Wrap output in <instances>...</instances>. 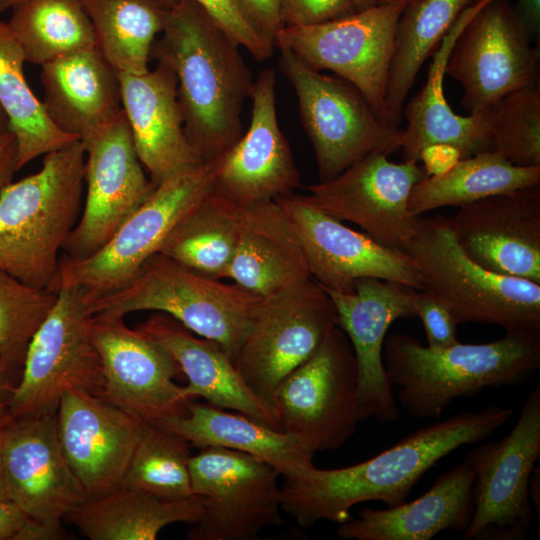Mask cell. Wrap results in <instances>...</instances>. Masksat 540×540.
Masks as SVG:
<instances>
[{"instance_id":"cell-1","label":"cell","mask_w":540,"mask_h":540,"mask_svg":"<svg viewBox=\"0 0 540 540\" xmlns=\"http://www.w3.org/2000/svg\"><path fill=\"white\" fill-rule=\"evenodd\" d=\"M513 415L510 407L459 412L417 429L374 457L344 468L317 469L284 478L282 510L303 528L320 521L343 523L367 501L387 507L407 501L413 487L439 460L463 445L488 439Z\"/></svg>"},{"instance_id":"cell-2","label":"cell","mask_w":540,"mask_h":540,"mask_svg":"<svg viewBox=\"0 0 540 540\" xmlns=\"http://www.w3.org/2000/svg\"><path fill=\"white\" fill-rule=\"evenodd\" d=\"M160 34L151 57L174 71L187 140L204 162L212 161L243 134L252 73L239 45L193 0H175L166 9Z\"/></svg>"},{"instance_id":"cell-3","label":"cell","mask_w":540,"mask_h":540,"mask_svg":"<svg viewBox=\"0 0 540 540\" xmlns=\"http://www.w3.org/2000/svg\"><path fill=\"white\" fill-rule=\"evenodd\" d=\"M383 361L390 384L399 387L397 400L407 414L437 419L456 398L528 382L540 368V333L506 332L492 342H458L442 349L395 333L384 341Z\"/></svg>"},{"instance_id":"cell-4","label":"cell","mask_w":540,"mask_h":540,"mask_svg":"<svg viewBox=\"0 0 540 540\" xmlns=\"http://www.w3.org/2000/svg\"><path fill=\"white\" fill-rule=\"evenodd\" d=\"M80 140L44 155L41 169L0 194V270L56 292L60 250L74 229L85 183Z\"/></svg>"},{"instance_id":"cell-5","label":"cell","mask_w":540,"mask_h":540,"mask_svg":"<svg viewBox=\"0 0 540 540\" xmlns=\"http://www.w3.org/2000/svg\"><path fill=\"white\" fill-rule=\"evenodd\" d=\"M404 252L424 290L439 298L457 324L485 323L506 332L540 333V284L486 270L459 246L450 218L419 217Z\"/></svg>"},{"instance_id":"cell-6","label":"cell","mask_w":540,"mask_h":540,"mask_svg":"<svg viewBox=\"0 0 540 540\" xmlns=\"http://www.w3.org/2000/svg\"><path fill=\"white\" fill-rule=\"evenodd\" d=\"M262 296L195 272L158 252L123 288L88 303L92 316L165 313L195 334L218 343L234 361Z\"/></svg>"},{"instance_id":"cell-7","label":"cell","mask_w":540,"mask_h":540,"mask_svg":"<svg viewBox=\"0 0 540 540\" xmlns=\"http://www.w3.org/2000/svg\"><path fill=\"white\" fill-rule=\"evenodd\" d=\"M278 66L297 96L319 182L331 180L370 154L400 150L403 129L384 121L362 93L338 76L321 74L295 54L279 49Z\"/></svg>"},{"instance_id":"cell-8","label":"cell","mask_w":540,"mask_h":540,"mask_svg":"<svg viewBox=\"0 0 540 540\" xmlns=\"http://www.w3.org/2000/svg\"><path fill=\"white\" fill-rule=\"evenodd\" d=\"M214 161L184 170L155 186L147 199L96 253L60 258L56 292L78 287L87 302L127 285L158 253L175 225L214 189Z\"/></svg>"},{"instance_id":"cell-9","label":"cell","mask_w":540,"mask_h":540,"mask_svg":"<svg viewBox=\"0 0 540 540\" xmlns=\"http://www.w3.org/2000/svg\"><path fill=\"white\" fill-rule=\"evenodd\" d=\"M91 319L82 291L60 287L54 307L28 346L21 377L12 389L9 417L56 414L69 390L102 396L104 374Z\"/></svg>"},{"instance_id":"cell-10","label":"cell","mask_w":540,"mask_h":540,"mask_svg":"<svg viewBox=\"0 0 540 540\" xmlns=\"http://www.w3.org/2000/svg\"><path fill=\"white\" fill-rule=\"evenodd\" d=\"M336 326L330 296L310 278L261 298L233 362L245 384L273 412L280 383L313 355Z\"/></svg>"},{"instance_id":"cell-11","label":"cell","mask_w":540,"mask_h":540,"mask_svg":"<svg viewBox=\"0 0 540 540\" xmlns=\"http://www.w3.org/2000/svg\"><path fill=\"white\" fill-rule=\"evenodd\" d=\"M408 3L384 0L329 22L283 27L274 46L291 51L317 71L330 70L352 84L388 123L389 69L398 21Z\"/></svg>"},{"instance_id":"cell-12","label":"cell","mask_w":540,"mask_h":540,"mask_svg":"<svg viewBox=\"0 0 540 540\" xmlns=\"http://www.w3.org/2000/svg\"><path fill=\"white\" fill-rule=\"evenodd\" d=\"M357 391L354 352L336 326L280 383L273 413L282 431L298 437L314 453L335 450L356 432Z\"/></svg>"},{"instance_id":"cell-13","label":"cell","mask_w":540,"mask_h":540,"mask_svg":"<svg viewBox=\"0 0 540 540\" xmlns=\"http://www.w3.org/2000/svg\"><path fill=\"white\" fill-rule=\"evenodd\" d=\"M540 458V388L527 396L510 432L471 448L474 512L466 540H521L532 523L529 479Z\"/></svg>"},{"instance_id":"cell-14","label":"cell","mask_w":540,"mask_h":540,"mask_svg":"<svg viewBox=\"0 0 540 540\" xmlns=\"http://www.w3.org/2000/svg\"><path fill=\"white\" fill-rule=\"evenodd\" d=\"M189 471L193 494L203 497L204 510L187 539L249 540L283 523L280 474L265 461L204 447L191 456Z\"/></svg>"},{"instance_id":"cell-15","label":"cell","mask_w":540,"mask_h":540,"mask_svg":"<svg viewBox=\"0 0 540 540\" xmlns=\"http://www.w3.org/2000/svg\"><path fill=\"white\" fill-rule=\"evenodd\" d=\"M539 56L509 0H489L458 35L445 75L461 84L464 108L480 113L517 89L539 85Z\"/></svg>"},{"instance_id":"cell-16","label":"cell","mask_w":540,"mask_h":540,"mask_svg":"<svg viewBox=\"0 0 540 540\" xmlns=\"http://www.w3.org/2000/svg\"><path fill=\"white\" fill-rule=\"evenodd\" d=\"M428 174L417 162L370 154L331 180L307 186L305 198L338 220L358 225L377 242L404 252L420 216L411 214L413 186Z\"/></svg>"},{"instance_id":"cell-17","label":"cell","mask_w":540,"mask_h":540,"mask_svg":"<svg viewBox=\"0 0 540 540\" xmlns=\"http://www.w3.org/2000/svg\"><path fill=\"white\" fill-rule=\"evenodd\" d=\"M275 200L302 244L312 279L324 290L351 293L355 281L362 278L424 290L421 276L405 252L352 230L312 205L304 195L291 193Z\"/></svg>"},{"instance_id":"cell-18","label":"cell","mask_w":540,"mask_h":540,"mask_svg":"<svg viewBox=\"0 0 540 540\" xmlns=\"http://www.w3.org/2000/svg\"><path fill=\"white\" fill-rule=\"evenodd\" d=\"M83 147L84 210L62 248L73 259L100 250L155 188L143 171L124 112Z\"/></svg>"},{"instance_id":"cell-19","label":"cell","mask_w":540,"mask_h":540,"mask_svg":"<svg viewBox=\"0 0 540 540\" xmlns=\"http://www.w3.org/2000/svg\"><path fill=\"white\" fill-rule=\"evenodd\" d=\"M91 336L103 367V399L142 422L184 412L189 400L174 381L181 371L160 344L123 317L92 316Z\"/></svg>"},{"instance_id":"cell-20","label":"cell","mask_w":540,"mask_h":540,"mask_svg":"<svg viewBox=\"0 0 540 540\" xmlns=\"http://www.w3.org/2000/svg\"><path fill=\"white\" fill-rule=\"evenodd\" d=\"M276 72L254 80L250 124L241 138L214 159V192L244 208L293 193L301 185L289 143L278 122Z\"/></svg>"},{"instance_id":"cell-21","label":"cell","mask_w":540,"mask_h":540,"mask_svg":"<svg viewBox=\"0 0 540 540\" xmlns=\"http://www.w3.org/2000/svg\"><path fill=\"white\" fill-rule=\"evenodd\" d=\"M2 434L7 498L29 518L62 528L87 497L62 452L56 414L9 417Z\"/></svg>"},{"instance_id":"cell-22","label":"cell","mask_w":540,"mask_h":540,"mask_svg":"<svg viewBox=\"0 0 540 540\" xmlns=\"http://www.w3.org/2000/svg\"><path fill=\"white\" fill-rule=\"evenodd\" d=\"M326 291V290H325ZM417 290L376 278H362L351 293L326 291L336 312L338 327L349 338L358 372V420L374 417L390 423L400 418L383 361V346L390 325L413 317Z\"/></svg>"},{"instance_id":"cell-23","label":"cell","mask_w":540,"mask_h":540,"mask_svg":"<svg viewBox=\"0 0 540 540\" xmlns=\"http://www.w3.org/2000/svg\"><path fill=\"white\" fill-rule=\"evenodd\" d=\"M59 443L87 500L120 488L142 421L100 396L63 394L56 411Z\"/></svg>"},{"instance_id":"cell-24","label":"cell","mask_w":540,"mask_h":540,"mask_svg":"<svg viewBox=\"0 0 540 540\" xmlns=\"http://www.w3.org/2000/svg\"><path fill=\"white\" fill-rule=\"evenodd\" d=\"M450 222L459 246L474 262L540 284V185L458 207Z\"/></svg>"},{"instance_id":"cell-25","label":"cell","mask_w":540,"mask_h":540,"mask_svg":"<svg viewBox=\"0 0 540 540\" xmlns=\"http://www.w3.org/2000/svg\"><path fill=\"white\" fill-rule=\"evenodd\" d=\"M121 102L137 156L154 186L204 161L184 132L177 79L166 63L142 73H119Z\"/></svg>"},{"instance_id":"cell-26","label":"cell","mask_w":540,"mask_h":540,"mask_svg":"<svg viewBox=\"0 0 540 540\" xmlns=\"http://www.w3.org/2000/svg\"><path fill=\"white\" fill-rule=\"evenodd\" d=\"M488 1L478 0L463 9L433 54L424 86L403 108L407 126L400 150L404 161L419 163L428 149L437 146L454 150L459 159L493 152L492 109L468 116L456 114L448 104L443 84L454 42Z\"/></svg>"},{"instance_id":"cell-27","label":"cell","mask_w":540,"mask_h":540,"mask_svg":"<svg viewBox=\"0 0 540 540\" xmlns=\"http://www.w3.org/2000/svg\"><path fill=\"white\" fill-rule=\"evenodd\" d=\"M40 79L49 119L83 145L123 113L119 72L97 45L42 65Z\"/></svg>"},{"instance_id":"cell-28","label":"cell","mask_w":540,"mask_h":540,"mask_svg":"<svg viewBox=\"0 0 540 540\" xmlns=\"http://www.w3.org/2000/svg\"><path fill=\"white\" fill-rule=\"evenodd\" d=\"M160 344L187 377V400L202 397L221 409H231L282 431L273 412L249 389L234 362L216 342L197 338L173 317L156 312L137 327Z\"/></svg>"},{"instance_id":"cell-29","label":"cell","mask_w":540,"mask_h":540,"mask_svg":"<svg viewBox=\"0 0 540 540\" xmlns=\"http://www.w3.org/2000/svg\"><path fill=\"white\" fill-rule=\"evenodd\" d=\"M475 474L463 461L439 476L419 498L373 509L340 523L337 534L347 540H429L444 530L464 532L473 515Z\"/></svg>"},{"instance_id":"cell-30","label":"cell","mask_w":540,"mask_h":540,"mask_svg":"<svg viewBox=\"0 0 540 540\" xmlns=\"http://www.w3.org/2000/svg\"><path fill=\"white\" fill-rule=\"evenodd\" d=\"M224 278L262 297L312 278L302 244L276 200L242 209L237 247Z\"/></svg>"},{"instance_id":"cell-31","label":"cell","mask_w":540,"mask_h":540,"mask_svg":"<svg viewBox=\"0 0 540 540\" xmlns=\"http://www.w3.org/2000/svg\"><path fill=\"white\" fill-rule=\"evenodd\" d=\"M156 423L193 446L222 447L257 457L274 467L283 478L300 476L314 466L315 453L295 435L209 403L188 401L183 413Z\"/></svg>"},{"instance_id":"cell-32","label":"cell","mask_w":540,"mask_h":540,"mask_svg":"<svg viewBox=\"0 0 540 540\" xmlns=\"http://www.w3.org/2000/svg\"><path fill=\"white\" fill-rule=\"evenodd\" d=\"M203 510L204 499L199 495L166 500L120 487L86 500L66 518L90 540H154L170 524L196 523Z\"/></svg>"},{"instance_id":"cell-33","label":"cell","mask_w":540,"mask_h":540,"mask_svg":"<svg viewBox=\"0 0 540 540\" xmlns=\"http://www.w3.org/2000/svg\"><path fill=\"white\" fill-rule=\"evenodd\" d=\"M540 185V167H519L495 152L459 159L417 182L408 209L421 216L442 207H461L485 197Z\"/></svg>"},{"instance_id":"cell-34","label":"cell","mask_w":540,"mask_h":540,"mask_svg":"<svg viewBox=\"0 0 540 540\" xmlns=\"http://www.w3.org/2000/svg\"><path fill=\"white\" fill-rule=\"evenodd\" d=\"M471 0H411L398 21L386 92L390 125L399 127L404 102L423 63L432 56Z\"/></svg>"},{"instance_id":"cell-35","label":"cell","mask_w":540,"mask_h":540,"mask_svg":"<svg viewBox=\"0 0 540 540\" xmlns=\"http://www.w3.org/2000/svg\"><path fill=\"white\" fill-rule=\"evenodd\" d=\"M242 209L213 189L175 225L159 252L202 275L224 278L237 247Z\"/></svg>"},{"instance_id":"cell-36","label":"cell","mask_w":540,"mask_h":540,"mask_svg":"<svg viewBox=\"0 0 540 540\" xmlns=\"http://www.w3.org/2000/svg\"><path fill=\"white\" fill-rule=\"evenodd\" d=\"M24 62L23 50L8 22L0 19V106L17 139V170L39 156L79 140L59 130L49 119L42 101L25 79Z\"/></svg>"},{"instance_id":"cell-37","label":"cell","mask_w":540,"mask_h":540,"mask_svg":"<svg viewBox=\"0 0 540 540\" xmlns=\"http://www.w3.org/2000/svg\"><path fill=\"white\" fill-rule=\"evenodd\" d=\"M96 45L119 73L149 69L151 49L161 33L165 0H81Z\"/></svg>"},{"instance_id":"cell-38","label":"cell","mask_w":540,"mask_h":540,"mask_svg":"<svg viewBox=\"0 0 540 540\" xmlns=\"http://www.w3.org/2000/svg\"><path fill=\"white\" fill-rule=\"evenodd\" d=\"M11 9L8 25L27 62L42 66L96 46L81 0H24Z\"/></svg>"},{"instance_id":"cell-39","label":"cell","mask_w":540,"mask_h":540,"mask_svg":"<svg viewBox=\"0 0 540 540\" xmlns=\"http://www.w3.org/2000/svg\"><path fill=\"white\" fill-rule=\"evenodd\" d=\"M189 445L186 439L157 423L142 422L120 487L144 491L166 500L194 495Z\"/></svg>"},{"instance_id":"cell-40","label":"cell","mask_w":540,"mask_h":540,"mask_svg":"<svg viewBox=\"0 0 540 540\" xmlns=\"http://www.w3.org/2000/svg\"><path fill=\"white\" fill-rule=\"evenodd\" d=\"M58 292L23 283L0 270V367L23 366L28 346L54 307Z\"/></svg>"},{"instance_id":"cell-41","label":"cell","mask_w":540,"mask_h":540,"mask_svg":"<svg viewBox=\"0 0 540 540\" xmlns=\"http://www.w3.org/2000/svg\"><path fill=\"white\" fill-rule=\"evenodd\" d=\"M494 150L519 167H540V89L530 85L504 96L492 108Z\"/></svg>"},{"instance_id":"cell-42","label":"cell","mask_w":540,"mask_h":540,"mask_svg":"<svg viewBox=\"0 0 540 540\" xmlns=\"http://www.w3.org/2000/svg\"><path fill=\"white\" fill-rule=\"evenodd\" d=\"M170 6L175 0H165ZM239 46L244 47L258 62L272 56L274 46L265 42L244 20L232 0H193Z\"/></svg>"},{"instance_id":"cell-43","label":"cell","mask_w":540,"mask_h":540,"mask_svg":"<svg viewBox=\"0 0 540 540\" xmlns=\"http://www.w3.org/2000/svg\"><path fill=\"white\" fill-rule=\"evenodd\" d=\"M412 305L414 315L423 324L428 347L442 349L459 342L458 324L450 309L439 298L427 290L416 291Z\"/></svg>"},{"instance_id":"cell-44","label":"cell","mask_w":540,"mask_h":540,"mask_svg":"<svg viewBox=\"0 0 540 540\" xmlns=\"http://www.w3.org/2000/svg\"><path fill=\"white\" fill-rule=\"evenodd\" d=\"M355 0H283V27L311 26L357 12Z\"/></svg>"},{"instance_id":"cell-45","label":"cell","mask_w":540,"mask_h":540,"mask_svg":"<svg viewBox=\"0 0 540 540\" xmlns=\"http://www.w3.org/2000/svg\"><path fill=\"white\" fill-rule=\"evenodd\" d=\"M232 1L248 25L265 42L274 46L275 37L283 28L281 20L283 0Z\"/></svg>"},{"instance_id":"cell-46","label":"cell","mask_w":540,"mask_h":540,"mask_svg":"<svg viewBox=\"0 0 540 540\" xmlns=\"http://www.w3.org/2000/svg\"><path fill=\"white\" fill-rule=\"evenodd\" d=\"M29 517L9 499H0V540H17Z\"/></svg>"},{"instance_id":"cell-47","label":"cell","mask_w":540,"mask_h":540,"mask_svg":"<svg viewBox=\"0 0 540 540\" xmlns=\"http://www.w3.org/2000/svg\"><path fill=\"white\" fill-rule=\"evenodd\" d=\"M18 144L15 134L7 131L0 134V194L12 182L17 170Z\"/></svg>"},{"instance_id":"cell-48","label":"cell","mask_w":540,"mask_h":540,"mask_svg":"<svg viewBox=\"0 0 540 540\" xmlns=\"http://www.w3.org/2000/svg\"><path fill=\"white\" fill-rule=\"evenodd\" d=\"M514 11L530 38L539 42L540 0H518Z\"/></svg>"},{"instance_id":"cell-49","label":"cell","mask_w":540,"mask_h":540,"mask_svg":"<svg viewBox=\"0 0 540 540\" xmlns=\"http://www.w3.org/2000/svg\"><path fill=\"white\" fill-rule=\"evenodd\" d=\"M14 385L11 375L0 368V426L9 418L8 406Z\"/></svg>"},{"instance_id":"cell-50","label":"cell","mask_w":540,"mask_h":540,"mask_svg":"<svg viewBox=\"0 0 540 540\" xmlns=\"http://www.w3.org/2000/svg\"><path fill=\"white\" fill-rule=\"evenodd\" d=\"M529 498L530 502L533 504L536 509V513L539 519L540 515V469L539 467H534L530 479H529Z\"/></svg>"},{"instance_id":"cell-51","label":"cell","mask_w":540,"mask_h":540,"mask_svg":"<svg viewBox=\"0 0 540 540\" xmlns=\"http://www.w3.org/2000/svg\"><path fill=\"white\" fill-rule=\"evenodd\" d=\"M0 499H8L7 494H6L5 479H4V468H3V434H2V426H0Z\"/></svg>"},{"instance_id":"cell-52","label":"cell","mask_w":540,"mask_h":540,"mask_svg":"<svg viewBox=\"0 0 540 540\" xmlns=\"http://www.w3.org/2000/svg\"><path fill=\"white\" fill-rule=\"evenodd\" d=\"M9 120L4 110L0 106V134L9 131Z\"/></svg>"},{"instance_id":"cell-53","label":"cell","mask_w":540,"mask_h":540,"mask_svg":"<svg viewBox=\"0 0 540 540\" xmlns=\"http://www.w3.org/2000/svg\"><path fill=\"white\" fill-rule=\"evenodd\" d=\"M22 1L24 0H0V13L8 9H11L12 7H14L15 5H17L18 3Z\"/></svg>"},{"instance_id":"cell-54","label":"cell","mask_w":540,"mask_h":540,"mask_svg":"<svg viewBox=\"0 0 540 540\" xmlns=\"http://www.w3.org/2000/svg\"><path fill=\"white\" fill-rule=\"evenodd\" d=\"M357 10H364L376 4V0H355Z\"/></svg>"},{"instance_id":"cell-55","label":"cell","mask_w":540,"mask_h":540,"mask_svg":"<svg viewBox=\"0 0 540 540\" xmlns=\"http://www.w3.org/2000/svg\"><path fill=\"white\" fill-rule=\"evenodd\" d=\"M476 1H478V0H471L472 3L476 2Z\"/></svg>"},{"instance_id":"cell-56","label":"cell","mask_w":540,"mask_h":540,"mask_svg":"<svg viewBox=\"0 0 540 540\" xmlns=\"http://www.w3.org/2000/svg\"><path fill=\"white\" fill-rule=\"evenodd\" d=\"M380 1H384V0H379L378 2H380ZM409 1H411V0H409Z\"/></svg>"},{"instance_id":"cell-57","label":"cell","mask_w":540,"mask_h":540,"mask_svg":"<svg viewBox=\"0 0 540 540\" xmlns=\"http://www.w3.org/2000/svg\"><path fill=\"white\" fill-rule=\"evenodd\" d=\"M379 0H376V2H378Z\"/></svg>"},{"instance_id":"cell-58","label":"cell","mask_w":540,"mask_h":540,"mask_svg":"<svg viewBox=\"0 0 540 540\" xmlns=\"http://www.w3.org/2000/svg\"><path fill=\"white\" fill-rule=\"evenodd\" d=\"M1 368V367H0ZM2 369V368H1Z\"/></svg>"}]
</instances>
